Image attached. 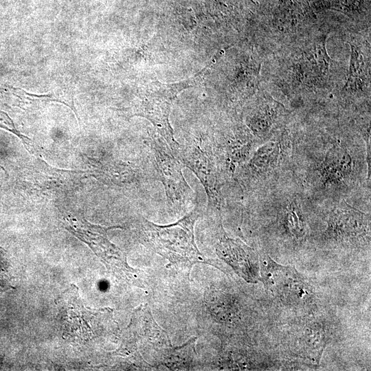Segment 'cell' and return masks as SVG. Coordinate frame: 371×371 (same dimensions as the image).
<instances>
[{
  "label": "cell",
  "instance_id": "ba28073f",
  "mask_svg": "<svg viewBox=\"0 0 371 371\" xmlns=\"http://www.w3.org/2000/svg\"><path fill=\"white\" fill-rule=\"evenodd\" d=\"M269 294L287 304H299L309 298L308 282L293 267L282 266L270 257L262 258L260 280Z\"/></svg>",
  "mask_w": 371,
  "mask_h": 371
},
{
  "label": "cell",
  "instance_id": "5b68a950",
  "mask_svg": "<svg viewBox=\"0 0 371 371\" xmlns=\"http://www.w3.org/2000/svg\"><path fill=\"white\" fill-rule=\"evenodd\" d=\"M55 302L62 315L64 337L80 341L100 335L113 319L110 308L88 310L85 308L75 285L63 293Z\"/></svg>",
  "mask_w": 371,
  "mask_h": 371
},
{
  "label": "cell",
  "instance_id": "9a60e30c",
  "mask_svg": "<svg viewBox=\"0 0 371 371\" xmlns=\"http://www.w3.org/2000/svg\"><path fill=\"white\" fill-rule=\"evenodd\" d=\"M325 342V331L319 326L315 324L304 329L301 344L304 355L311 361H319Z\"/></svg>",
  "mask_w": 371,
  "mask_h": 371
},
{
  "label": "cell",
  "instance_id": "277c9868",
  "mask_svg": "<svg viewBox=\"0 0 371 371\" xmlns=\"http://www.w3.org/2000/svg\"><path fill=\"white\" fill-rule=\"evenodd\" d=\"M176 156L200 180L207 194L208 209L219 212L223 203L224 175L214 142H205L202 137L192 139L179 144Z\"/></svg>",
  "mask_w": 371,
  "mask_h": 371
},
{
  "label": "cell",
  "instance_id": "7a4b0ae2",
  "mask_svg": "<svg viewBox=\"0 0 371 371\" xmlns=\"http://www.w3.org/2000/svg\"><path fill=\"white\" fill-rule=\"evenodd\" d=\"M201 214L196 203L193 210L175 223L159 225L141 218L139 234L142 243L169 260L171 265L190 269L195 264L220 268L218 262L205 258L198 249L194 227Z\"/></svg>",
  "mask_w": 371,
  "mask_h": 371
},
{
  "label": "cell",
  "instance_id": "8992f818",
  "mask_svg": "<svg viewBox=\"0 0 371 371\" xmlns=\"http://www.w3.org/2000/svg\"><path fill=\"white\" fill-rule=\"evenodd\" d=\"M150 147L159 178L164 188L167 203L174 208H185L194 201L195 196L184 177V166L162 137L155 138Z\"/></svg>",
  "mask_w": 371,
  "mask_h": 371
},
{
  "label": "cell",
  "instance_id": "6da1fadb",
  "mask_svg": "<svg viewBox=\"0 0 371 371\" xmlns=\"http://www.w3.org/2000/svg\"><path fill=\"white\" fill-rule=\"evenodd\" d=\"M195 338L173 347L166 332L155 322L149 307L141 306L133 314L114 355L126 357L141 369L164 366L170 370L188 368L194 354Z\"/></svg>",
  "mask_w": 371,
  "mask_h": 371
},
{
  "label": "cell",
  "instance_id": "9c48e42d",
  "mask_svg": "<svg viewBox=\"0 0 371 371\" xmlns=\"http://www.w3.org/2000/svg\"><path fill=\"white\" fill-rule=\"evenodd\" d=\"M327 224V236L337 241L351 242L370 236V216L345 201L330 211Z\"/></svg>",
  "mask_w": 371,
  "mask_h": 371
},
{
  "label": "cell",
  "instance_id": "52a82bcc",
  "mask_svg": "<svg viewBox=\"0 0 371 371\" xmlns=\"http://www.w3.org/2000/svg\"><path fill=\"white\" fill-rule=\"evenodd\" d=\"M66 229L87 243L109 269L131 278L136 272L126 262L124 254L108 238L107 232L120 226L93 225L86 219L69 215L65 218Z\"/></svg>",
  "mask_w": 371,
  "mask_h": 371
},
{
  "label": "cell",
  "instance_id": "3957f363",
  "mask_svg": "<svg viewBox=\"0 0 371 371\" xmlns=\"http://www.w3.org/2000/svg\"><path fill=\"white\" fill-rule=\"evenodd\" d=\"M214 62L212 58L208 65L189 78L171 83L152 81L140 87L136 93L133 115L147 119L175 155L179 143L175 138L169 119L174 101L183 90L199 85Z\"/></svg>",
  "mask_w": 371,
  "mask_h": 371
},
{
  "label": "cell",
  "instance_id": "7c38bea8",
  "mask_svg": "<svg viewBox=\"0 0 371 371\" xmlns=\"http://www.w3.org/2000/svg\"><path fill=\"white\" fill-rule=\"evenodd\" d=\"M281 147L278 142L265 143L255 149L247 161L240 168V175L245 179L264 177L274 170L280 162Z\"/></svg>",
  "mask_w": 371,
  "mask_h": 371
},
{
  "label": "cell",
  "instance_id": "8fae6325",
  "mask_svg": "<svg viewBox=\"0 0 371 371\" xmlns=\"http://www.w3.org/2000/svg\"><path fill=\"white\" fill-rule=\"evenodd\" d=\"M355 162L346 147L339 144L329 148L319 166L320 181L324 188L346 185L352 180Z\"/></svg>",
  "mask_w": 371,
  "mask_h": 371
},
{
  "label": "cell",
  "instance_id": "30bf717a",
  "mask_svg": "<svg viewBox=\"0 0 371 371\" xmlns=\"http://www.w3.org/2000/svg\"><path fill=\"white\" fill-rule=\"evenodd\" d=\"M216 251L221 259L247 282L256 283L260 280L258 256L240 240L223 235L216 245Z\"/></svg>",
  "mask_w": 371,
  "mask_h": 371
},
{
  "label": "cell",
  "instance_id": "4fadbf2b",
  "mask_svg": "<svg viewBox=\"0 0 371 371\" xmlns=\"http://www.w3.org/2000/svg\"><path fill=\"white\" fill-rule=\"evenodd\" d=\"M279 221L286 234L296 239L302 240L307 234L304 215L297 199H288L280 207Z\"/></svg>",
  "mask_w": 371,
  "mask_h": 371
},
{
  "label": "cell",
  "instance_id": "5bb4252c",
  "mask_svg": "<svg viewBox=\"0 0 371 371\" xmlns=\"http://www.w3.org/2000/svg\"><path fill=\"white\" fill-rule=\"evenodd\" d=\"M277 117V106L274 104H263L248 117L247 126L255 136L264 138L269 134Z\"/></svg>",
  "mask_w": 371,
  "mask_h": 371
}]
</instances>
